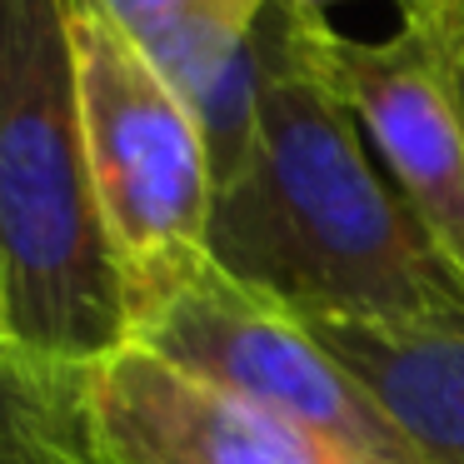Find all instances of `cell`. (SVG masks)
I'll list each match as a JSON object with an SVG mask.
<instances>
[{"label":"cell","mask_w":464,"mask_h":464,"mask_svg":"<svg viewBox=\"0 0 464 464\" xmlns=\"http://www.w3.org/2000/svg\"><path fill=\"white\" fill-rule=\"evenodd\" d=\"M0 464H91L81 370H55L0 340Z\"/></svg>","instance_id":"8"},{"label":"cell","mask_w":464,"mask_h":464,"mask_svg":"<svg viewBox=\"0 0 464 464\" xmlns=\"http://www.w3.org/2000/svg\"><path fill=\"white\" fill-rule=\"evenodd\" d=\"M459 5H464V0H459Z\"/></svg>","instance_id":"13"},{"label":"cell","mask_w":464,"mask_h":464,"mask_svg":"<svg viewBox=\"0 0 464 464\" xmlns=\"http://www.w3.org/2000/svg\"><path fill=\"white\" fill-rule=\"evenodd\" d=\"M270 75L245 160L215 185L210 260L304 324L464 320V285L380 170L314 55L310 15L270 0Z\"/></svg>","instance_id":"1"},{"label":"cell","mask_w":464,"mask_h":464,"mask_svg":"<svg viewBox=\"0 0 464 464\" xmlns=\"http://www.w3.org/2000/svg\"><path fill=\"white\" fill-rule=\"evenodd\" d=\"M81 424L91 464H330L290 424L140 340L81 370Z\"/></svg>","instance_id":"6"},{"label":"cell","mask_w":464,"mask_h":464,"mask_svg":"<svg viewBox=\"0 0 464 464\" xmlns=\"http://www.w3.org/2000/svg\"><path fill=\"white\" fill-rule=\"evenodd\" d=\"M0 340H11V300H5V260H0Z\"/></svg>","instance_id":"12"},{"label":"cell","mask_w":464,"mask_h":464,"mask_svg":"<svg viewBox=\"0 0 464 464\" xmlns=\"http://www.w3.org/2000/svg\"><path fill=\"white\" fill-rule=\"evenodd\" d=\"M0 260L15 350L91 370L130 344L85 160L71 0H0Z\"/></svg>","instance_id":"2"},{"label":"cell","mask_w":464,"mask_h":464,"mask_svg":"<svg viewBox=\"0 0 464 464\" xmlns=\"http://www.w3.org/2000/svg\"><path fill=\"white\" fill-rule=\"evenodd\" d=\"M434 41H440V51H444V71H450V81H454V95H459V111H464V5L450 15L444 25H434Z\"/></svg>","instance_id":"11"},{"label":"cell","mask_w":464,"mask_h":464,"mask_svg":"<svg viewBox=\"0 0 464 464\" xmlns=\"http://www.w3.org/2000/svg\"><path fill=\"white\" fill-rule=\"evenodd\" d=\"M135 340L290 424L330 464H430L300 314L215 260Z\"/></svg>","instance_id":"4"},{"label":"cell","mask_w":464,"mask_h":464,"mask_svg":"<svg viewBox=\"0 0 464 464\" xmlns=\"http://www.w3.org/2000/svg\"><path fill=\"white\" fill-rule=\"evenodd\" d=\"M280 5H290V11L300 15H324L330 21L334 5H350V0H280ZM394 11H400V25H420V31H434V25H444L454 11H459V0H390Z\"/></svg>","instance_id":"10"},{"label":"cell","mask_w":464,"mask_h":464,"mask_svg":"<svg viewBox=\"0 0 464 464\" xmlns=\"http://www.w3.org/2000/svg\"><path fill=\"white\" fill-rule=\"evenodd\" d=\"M310 31L314 55L360 121L380 170L464 285V111L440 41L420 25H400L384 41H354L324 15H310Z\"/></svg>","instance_id":"5"},{"label":"cell","mask_w":464,"mask_h":464,"mask_svg":"<svg viewBox=\"0 0 464 464\" xmlns=\"http://www.w3.org/2000/svg\"><path fill=\"white\" fill-rule=\"evenodd\" d=\"M430 464H464V320L374 330L310 324Z\"/></svg>","instance_id":"7"},{"label":"cell","mask_w":464,"mask_h":464,"mask_svg":"<svg viewBox=\"0 0 464 464\" xmlns=\"http://www.w3.org/2000/svg\"><path fill=\"white\" fill-rule=\"evenodd\" d=\"M101 5H105V11H111L140 45L150 41V35H160L165 25H175L180 15L205 11V5H215V11H250V15H265V11H270V0H101Z\"/></svg>","instance_id":"9"},{"label":"cell","mask_w":464,"mask_h":464,"mask_svg":"<svg viewBox=\"0 0 464 464\" xmlns=\"http://www.w3.org/2000/svg\"><path fill=\"white\" fill-rule=\"evenodd\" d=\"M95 210L130 340L210 265L215 170L200 121L101 0H71Z\"/></svg>","instance_id":"3"}]
</instances>
